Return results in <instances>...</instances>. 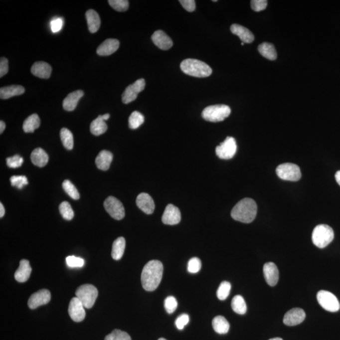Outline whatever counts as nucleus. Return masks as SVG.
Segmentation results:
<instances>
[{
    "label": "nucleus",
    "mask_w": 340,
    "mask_h": 340,
    "mask_svg": "<svg viewBox=\"0 0 340 340\" xmlns=\"http://www.w3.org/2000/svg\"><path fill=\"white\" fill-rule=\"evenodd\" d=\"M60 137H61L62 143L66 149L68 150L73 149L74 147L73 136L69 129H62L60 132Z\"/></svg>",
    "instance_id": "72a5a7b5"
},
{
    "label": "nucleus",
    "mask_w": 340,
    "mask_h": 340,
    "mask_svg": "<svg viewBox=\"0 0 340 340\" xmlns=\"http://www.w3.org/2000/svg\"><path fill=\"white\" fill-rule=\"evenodd\" d=\"M262 56L271 61L277 59V54L274 45L269 42H263L258 48Z\"/></svg>",
    "instance_id": "2f4dec72"
},
{
    "label": "nucleus",
    "mask_w": 340,
    "mask_h": 340,
    "mask_svg": "<svg viewBox=\"0 0 340 340\" xmlns=\"http://www.w3.org/2000/svg\"><path fill=\"white\" fill-rule=\"evenodd\" d=\"M178 306V303L175 298L173 296H169L165 300V308L167 312L172 314L175 311Z\"/></svg>",
    "instance_id": "79ce46f5"
},
{
    "label": "nucleus",
    "mask_w": 340,
    "mask_h": 340,
    "mask_svg": "<svg viewBox=\"0 0 340 340\" xmlns=\"http://www.w3.org/2000/svg\"><path fill=\"white\" fill-rule=\"evenodd\" d=\"M145 80L141 78L127 87L122 96V100L124 104H128L135 101L137 99L139 93L145 90Z\"/></svg>",
    "instance_id": "9b49d317"
},
{
    "label": "nucleus",
    "mask_w": 340,
    "mask_h": 340,
    "mask_svg": "<svg viewBox=\"0 0 340 340\" xmlns=\"http://www.w3.org/2000/svg\"><path fill=\"white\" fill-rule=\"evenodd\" d=\"M201 261L199 258L194 257L189 260L188 263V271L191 274H196L201 269Z\"/></svg>",
    "instance_id": "37998d69"
},
{
    "label": "nucleus",
    "mask_w": 340,
    "mask_h": 340,
    "mask_svg": "<svg viewBox=\"0 0 340 340\" xmlns=\"http://www.w3.org/2000/svg\"><path fill=\"white\" fill-rule=\"evenodd\" d=\"M51 295L49 291L42 289L33 293L28 301V308L35 310L40 306L45 305L51 301Z\"/></svg>",
    "instance_id": "f8f14e48"
},
{
    "label": "nucleus",
    "mask_w": 340,
    "mask_h": 340,
    "mask_svg": "<svg viewBox=\"0 0 340 340\" xmlns=\"http://www.w3.org/2000/svg\"><path fill=\"white\" fill-rule=\"evenodd\" d=\"M126 248V240L123 237H120L114 241L112 245V257L115 260H121L123 257Z\"/></svg>",
    "instance_id": "c85d7f7f"
},
{
    "label": "nucleus",
    "mask_w": 340,
    "mask_h": 340,
    "mask_svg": "<svg viewBox=\"0 0 340 340\" xmlns=\"http://www.w3.org/2000/svg\"><path fill=\"white\" fill-rule=\"evenodd\" d=\"M335 178H336L337 183L340 186V170L338 171L336 174H335Z\"/></svg>",
    "instance_id": "5fc2aeb1"
},
{
    "label": "nucleus",
    "mask_w": 340,
    "mask_h": 340,
    "mask_svg": "<svg viewBox=\"0 0 340 340\" xmlns=\"http://www.w3.org/2000/svg\"><path fill=\"white\" fill-rule=\"evenodd\" d=\"M237 151V145L235 139L233 137H227L223 143L217 147L215 153L219 159L230 160L233 159Z\"/></svg>",
    "instance_id": "9d476101"
},
{
    "label": "nucleus",
    "mask_w": 340,
    "mask_h": 340,
    "mask_svg": "<svg viewBox=\"0 0 340 340\" xmlns=\"http://www.w3.org/2000/svg\"><path fill=\"white\" fill-rule=\"evenodd\" d=\"M12 186H15L18 189H21L24 186L28 185V182L27 177L23 175L12 176L10 178Z\"/></svg>",
    "instance_id": "a19ab883"
},
{
    "label": "nucleus",
    "mask_w": 340,
    "mask_h": 340,
    "mask_svg": "<svg viewBox=\"0 0 340 340\" xmlns=\"http://www.w3.org/2000/svg\"><path fill=\"white\" fill-rule=\"evenodd\" d=\"M268 1L266 0H252L251 1V6L253 10L259 12L267 8Z\"/></svg>",
    "instance_id": "49530a36"
},
{
    "label": "nucleus",
    "mask_w": 340,
    "mask_h": 340,
    "mask_svg": "<svg viewBox=\"0 0 340 340\" xmlns=\"http://www.w3.org/2000/svg\"><path fill=\"white\" fill-rule=\"evenodd\" d=\"M334 239V231L327 224H320L313 230L312 240L318 248H324L331 243Z\"/></svg>",
    "instance_id": "20e7f679"
},
{
    "label": "nucleus",
    "mask_w": 340,
    "mask_h": 340,
    "mask_svg": "<svg viewBox=\"0 0 340 340\" xmlns=\"http://www.w3.org/2000/svg\"><path fill=\"white\" fill-rule=\"evenodd\" d=\"M63 188L65 192L73 199L78 200L80 198V193L77 188L69 179H66L63 181Z\"/></svg>",
    "instance_id": "c9c22d12"
},
{
    "label": "nucleus",
    "mask_w": 340,
    "mask_h": 340,
    "mask_svg": "<svg viewBox=\"0 0 340 340\" xmlns=\"http://www.w3.org/2000/svg\"><path fill=\"white\" fill-rule=\"evenodd\" d=\"M263 274L266 282L270 286H276L279 279V270L273 262H268L263 266Z\"/></svg>",
    "instance_id": "dca6fc26"
},
{
    "label": "nucleus",
    "mask_w": 340,
    "mask_h": 340,
    "mask_svg": "<svg viewBox=\"0 0 340 340\" xmlns=\"http://www.w3.org/2000/svg\"><path fill=\"white\" fill-rule=\"evenodd\" d=\"M31 272H32V268L30 267L29 262L27 260H21L18 269L16 270L14 276L16 281L23 283L29 279Z\"/></svg>",
    "instance_id": "5701e85b"
},
{
    "label": "nucleus",
    "mask_w": 340,
    "mask_h": 340,
    "mask_svg": "<svg viewBox=\"0 0 340 340\" xmlns=\"http://www.w3.org/2000/svg\"><path fill=\"white\" fill-rule=\"evenodd\" d=\"M84 95L82 90H77L69 93L64 99L63 102L64 109L66 111H73L77 106L79 100Z\"/></svg>",
    "instance_id": "b1692460"
},
{
    "label": "nucleus",
    "mask_w": 340,
    "mask_h": 340,
    "mask_svg": "<svg viewBox=\"0 0 340 340\" xmlns=\"http://www.w3.org/2000/svg\"><path fill=\"white\" fill-rule=\"evenodd\" d=\"M179 2L186 11L188 12L195 11V1L193 0H180Z\"/></svg>",
    "instance_id": "8fccbe9b"
},
{
    "label": "nucleus",
    "mask_w": 340,
    "mask_h": 340,
    "mask_svg": "<svg viewBox=\"0 0 340 340\" xmlns=\"http://www.w3.org/2000/svg\"><path fill=\"white\" fill-rule=\"evenodd\" d=\"M31 72L33 75L38 78L48 79L50 78L52 73L51 66L45 62H36L33 64Z\"/></svg>",
    "instance_id": "4be33fe9"
},
{
    "label": "nucleus",
    "mask_w": 340,
    "mask_h": 340,
    "mask_svg": "<svg viewBox=\"0 0 340 340\" xmlns=\"http://www.w3.org/2000/svg\"><path fill=\"white\" fill-rule=\"evenodd\" d=\"M231 109L226 105H211L205 108L202 116L205 121L212 123L223 121L231 114Z\"/></svg>",
    "instance_id": "39448f33"
},
{
    "label": "nucleus",
    "mask_w": 340,
    "mask_h": 340,
    "mask_svg": "<svg viewBox=\"0 0 340 340\" xmlns=\"http://www.w3.org/2000/svg\"><path fill=\"white\" fill-rule=\"evenodd\" d=\"M257 214V205L255 200L250 198H243L234 206L231 215L235 221L243 223H250L255 219Z\"/></svg>",
    "instance_id": "f03ea898"
},
{
    "label": "nucleus",
    "mask_w": 340,
    "mask_h": 340,
    "mask_svg": "<svg viewBox=\"0 0 340 340\" xmlns=\"http://www.w3.org/2000/svg\"><path fill=\"white\" fill-rule=\"evenodd\" d=\"M120 43L116 39H108L99 45L97 48V53L99 56H110L119 49Z\"/></svg>",
    "instance_id": "6ab92c4d"
},
{
    "label": "nucleus",
    "mask_w": 340,
    "mask_h": 340,
    "mask_svg": "<svg viewBox=\"0 0 340 340\" xmlns=\"http://www.w3.org/2000/svg\"><path fill=\"white\" fill-rule=\"evenodd\" d=\"M8 72V61L5 57L0 59V77L2 78Z\"/></svg>",
    "instance_id": "3c124183"
},
{
    "label": "nucleus",
    "mask_w": 340,
    "mask_h": 340,
    "mask_svg": "<svg viewBox=\"0 0 340 340\" xmlns=\"http://www.w3.org/2000/svg\"><path fill=\"white\" fill-rule=\"evenodd\" d=\"M317 299L321 306L329 312H337L340 309V304L334 294L327 291H320L317 294Z\"/></svg>",
    "instance_id": "6e6552de"
},
{
    "label": "nucleus",
    "mask_w": 340,
    "mask_h": 340,
    "mask_svg": "<svg viewBox=\"0 0 340 340\" xmlns=\"http://www.w3.org/2000/svg\"><path fill=\"white\" fill-rule=\"evenodd\" d=\"M23 163V159L20 156L18 155L8 158L6 159L7 165L10 169H17V168L20 167L22 165Z\"/></svg>",
    "instance_id": "a18cd8bd"
},
{
    "label": "nucleus",
    "mask_w": 340,
    "mask_h": 340,
    "mask_svg": "<svg viewBox=\"0 0 340 340\" xmlns=\"http://www.w3.org/2000/svg\"><path fill=\"white\" fill-rule=\"evenodd\" d=\"M138 207L147 214H152L154 212L155 204L153 198L149 194L141 193L136 198Z\"/></svg>",
    "instance_id": "f3484780"
},
{
    "label": "nucleus",
    "mask_w": 340,
    "mask_h": 340,
    "mask_svg": "<svg viewBox=\"0 0 340 340\" xmlns=\"http://www.w3.org/2000/svg\"><path fill=\"white\" fill-rule=\"evenodd\" d=\"M75 294L76 298L82 303L84 307L90 309L95 305L99 292L93 285L84 284L78 287Z\"/></svg>",
    "instance_id": "423d86ee"
},
{
    "label": "nucleus",
    "mask_w": 340,
    "mask_h": 340,
    "mask_svg": "<svg viewBox=\"0 0 340 340\" xmlns=\"http://www.w3.org/2000/svg\"><path fill=\"white\" fill-rule=\"evenodd\" d=\"M230 29L233 34L238 36L239 39L242 40V42L250 44L255 39V37L250 30L238 24H233Z\"/></svg>",
    "instance_id": "412c9836"
},
{
    "label": "nucleus",
    "mask_w": 340,
    "mask_h": 340,
    "mask_svg": "<svg viewBox=\"0 0 340 340\" xmlns=\"http://www.w3.org/2000/svg\"><path fill=\"white\" fill-rule=\"evenodd\" d=\"M85 16L90 32L93 33L97 32L101 23L99 14L94 9H91L86 12Z\"/></svg>",
    "instance_id": "a878e982"
},
{
    "label": "nucleus",
    "mask_w": 340,
    "mask_h": 340,
    "mask_svg": "<svg viewBox=\"0 0 340 340\" xmlns=\"http://www.w3.org/2000/svg\"><path fill=\"white\" fill-rule=\"evenodd\" d=\"M5 123H4L3 121H0V133H3L4 129H5Z\"/></svg>",
    "instance_id": "864d4df0"
},
{
    "label": "nucleus",
    "mask_w": 340,
    "mask_h": 340,
    "mask_svg": "<svg viewBox=\"0 0 340 340\" xmlns=\"http://www.w3.org/2000/svg\"><path fill=\"white\" fill-rule=\"evenodd\" d=\"M145 122V117L140 112H133L129 118V127L132 129H136L142 125Z\"/></svg>",
    "instance_id": "f704fd0d"
},
{
    "label": "nucleus",
    "mask_w": 340,
    "mask_h": 340,
    "mask_svg": "<svg viewBox=\"0 0 340 340\" xmlns=\"http://www.w3.org/2000/svg\"><path fill=\"white\" fill-rule=\"evenodd\" d=\"M68 313L69 317L75 322H81L85 318V307L76 297L72 299L69 303Z\"/></svg>",
    "instance_id": "ddd939ff"
},
{
    "label": "nucleus",
    "mask_w": 340,
    "mask_h": 340,
    "mask_svg": "<svg viewBox=\"0 0 340 340\" xmlns=\"http://www.w3.org/2000/svg\"><path fill=\"white\" fill-rule=\"evenodd\" d=\"M231 289V285L227 281L222 282L217 289V296L221 301H224L227 298Z\"/></svg>",
    "instance_id": "4c0bfd02"
},
{
    "label": "nucleus",
    "mask_w": 340,
    "mask_h": 340,
    "mask_svg": "<svg viewBox=\"0 0 340 340\" xmlns=\"http://www.w3.org/2000/svg\"><path fill=\"white\" fill-rule=\"evenodd\" d=\"M105 340H132L128 333L120 330H114L111 334L107 335Z\"/></svg>",
    "instance_id": "58836bf2"
},
{
    "label": "nucleus",
    "mask_w": 340,
    "mask_h": 340,
    "mask_svg": "<svg viewBox=\"0 0 340 340\" xmlns=\"http://www.w3.org/2000/svg\"><path fill=\"white\" fill-rule=\"evenodd\" d=\"M67 265L71 268L82 267L85 264V261L83 258L76 257L75 256H69L66 259Z\"/></svg>",
    "instance_id": "c03bdc74"
},
{
    "label": "nucleus",
    "mask_w": 340,
    "mask_h": 340,
    "mask_svg": "<svg viewBox=\"0 0 340 340\" xmlns=\"http://www.w3.org/2000/svg\"><path fill=\"white\" fill-rule=\"evenodd\" d=\"M181 71L186 75L197 78H206L211 75L212 70L208 64L195 59H186L181 62Z\"/></svg>",
    "instance_id": "7ed1b4c3"
},
{
    "label": "nucleus",
    "mask_w": 340,
    "mask_h": 340,
    "mask_svg": "<svg viewBox=\"0 0 340 340\" xmlns=\"http://www.w3.org/2000/svg\"><path fill=\"white\" fill-rule=\"evenodd\" d=\"M40 120L37 114H33L27 117L24 121L23 129L26 133H32L35 129L39 128Z\"/></svg>",
    "instance_id": "7c9ffc66"
},
{
    "label": "nucleus",
    "mask_w": 340,
    "mask_h": 340,
    "mask_svg": "<svg viewBox=\"0 0 340 340\" xmlns=\"http://www.w3.org/2000/svg\"><path fill=\"white\" fill-rule=\"evenodd\" d=\"M306 318L305 311L301 308H294L287 312L284 318V323L289 327H294L303 323Z\"/></svg>",
    "instance_id": "4468645a"
},
{
    "label": "nucleus",
    "mask_w": 340,
    "mask_h": 340,
    "mask_svg": "<svg viewBox=\"0 0 340 340\" xmlns=\"http://www.w3.org/2000/svg\"><path fill=\"white\" fill-rule=\"evenodd\" d=\"M24 92H25V88L22 86H8V87L1 88L0 89V98L3 100L9 99L14 96L22 95Z\"/></svg>",
    "instance_id": "cd10ccee"
},
{
    "label": "nucleus",
    "mask_w": 340,
    "mask_h": 340,
    "mask_svg": "<svg viewBox=\"0 0 340 340\" xmlns=\"http://www.w3.org/2000/svg\"><path fill=\"white\" fill-rule=\"evenodd\" d=\"M189 322V316L186 314H183L179 316L175 321V325L179 330H183L184 327L188 324Z\"/></svg>",
    "instance_id": "de8ad7c7"
},
{
    "label": "nucleus",
    "mask_w": 340,
    "mask_h": 340,
    "mask_svg": "<svg viewBox=\"0 0 340 340\" xmlns=\"http://www.w3.org/2000/svg\"><path fill=\"white\" fill-rule=\"evenodd\" d=\"M113 160V155L107 150H103L96 158L95 164L98 169L106 171L109 170Z\"/></svg>",
    "instance_id": "393cba45"
},
{
    "label": "nucleus",
    "mask_w": 340,
    "mask_h": 340,
    "mask_svg": "<svg viewBox=\"0 0 340 340\" xmlns=\"http://www.w3.org/2000/svg\"><path fill=\"white\" fill-rule=\"evenodd\" d=\"M109 118L110 115L106 114L99 116L92 121L90 125V131L92 135L98 136L104 134L107 130V125L105 121Z\"/></svg>",
    "instance_id": "aec40b11"
},
{
    "label": "nucleus",
    "mask_w": 340,
    "mask_h": 340,
    "mask_svg": "<svg viewBox=\"0 0 340 340\" xmlns=\"http://www.w3.org/2000/svg\"><path fill=\"white\" fill-rule=\"evenodd\" d=\"M244 44H245V43H244V42H242V43H241V45H243Z\"/></svg>",
    "instance_id": "13d9d810"
},
{
    "label": "nucleus",
    "mask_w": 340,
    "mask_h": 340,
    "mask_svg": "<svg viewBox=\"0 0 340 340\" xmlns=\"http://www.w3.org/2000/svg\"><path fill=\"white\" fill-rule=\"evenodd\" d=\"M106 211L116 220L123 219L125 216V209L123 203L117 198L110 196L104 203Z\"/></svg>",
    "instance_id": "1a4fd4ad"
},
{
    "label": "nucleus",
    "mask_w": 340,
    "mask_h": 340,
    "mask_svg": "<svg viewBox=\"0 0 340 340\" xmlns=\"http://www.w3.org/2000/svg\"><path fill=\"white\" fill-rule=\"evenodd\" d=\"M152 39L153 43L160 49L167 51L173 46V41L171 38L162 30L156 31L153 33Z\"/></svg>",
    "instance_id": "a211bd4d"
},
{
    "label": "nucleus",
    "mask_w": 340,
    "mask_h": 340,
    "mask_svg": "<svg viewBox=\"0 0 340 340\" xmlns=\"http://www.w3.org/2000/svg\"><path fill=\"white\" fill-rule=\"evenodd\" d=\"M276 173L284 180L297 181L301 178L300 168L293 164H284L277 168Z\"/></svg>",
    "instance_id": "0eeeda50"
},
{
    "label": "nucleus",
    "mask_w": 340,
    "mask_h": 340,
    "mask_svg": "<svg viewBox=\"0 0 340 340\" xmlns=\"http://www.w3.org/2000/svg\"><path fill=\"white\" fill-rule=\"evenodd\" d=\"M159 340H167L166 339H163V338H161V339H160Z\"/></svg>",
    "instance_id": "4d7b16f0"
},
{
    "label": "nucleus",
    "mask_w": 340,
    "mask_h": 340,
    "mask_svg": "<svg viewBox=\"0 0 340 340\" xmlns=\"http://www.w3.org/2000/svg\"><path fill=\"white\" fill-rule=\"evenodd\" d=\"M63 25V19L61 18H56L53 19L51 22V28L52 32L57 33L61 30Z\"/></svg>",
    "instance_id": "09e8293b"
},
{
    "label": "nucleus",
    "mask_w": 340,
    "mask_h": 340,
    "mask_svg": "<svg viewBox=\"0 0 340 340\" xmlns=\"http://www.w3.org/2000/svg\"><path fill=\"white\" fill-rule=\"evenodd\" d=\"M181 221V213L178 207L173 204H169L165 209L162 216V222L165 224L176 225Z\"/></svg>",
    "instance_id": "2eb2a0df"
},
{
    "label": "nucleus",
    "mask_w": 340,
    "mask_h": 340,
    "mask_svg": "<svg viewBox=\"0 0 340 340\" xmlns=\"http://www.w3.org/2000/svg\"><path fill=\"white\" fill-rule=\"evenodd\" d=\"M109 3L115 10L124 12L129 8V1L127 0H109Z\"/></svg>",
    "instance_id": "ea45409f"
},
{
    "label": "nucleus",
    "mask_w": 340,
    "mask_h": 340,
    "mask_svg": "<svg viewBox=\"0 0 340 340\" xmlns=\"http://www.w3.org/2000/svg\"><path fill=\"white\" fill-rule=\"evenodd\" d=\"M31 161L35 166L40 168L44 167L49 162V157L42 148H36L31 154Z\"/></svg>",
    "instance_id": "bb28decb"
},
{
    "label": "nucleus",
    "mask_w": 340,
    "mask_h": 340,
    "mask_svg": "<svg viewBox=\"0 0 340 340\" xmlns=\"http://www.w3.org/2000/svg\"><path fill=\"white\" fill-rule=\"evenodd\" d=\"M59 212L62 217L67 221H71L74 217V211L72 209L70 203L68 202H63L59 205Z\"/></svg>",
    "instance_id": "e433bc0d"
},
{
    "label": "nucleus",
    "mask_w": 340,
    "mask_h": 340,
    "mask_svg": "<svg viewBox=\"0 0 340 340\" xmlns=\"http://www.w3.org/2000/svg\"><path fill=\"white\" fill-rule=\"evenodd\" d=\"M231 307L234 312L238 315H245L247 311L245 299L239 295L234 297L231 302Z\"/></svg>",
    "instance_id": "473e14b6"
},
{
    "label": "nucleus",
    "mask_w": 340,
    "mask_h": 340,
    "mask_svg": "<svg viewBox=\"0 0 340 340\" xmlns=\"http://www.w3.org/2000/svg\"><path fill=\"white\" fill-rule=\"evenodd\" d=\"M164 265L159 260L150 261L143 268L141 274V284L148 292L155 291L161 283Z\"/></svg>",
    "instance_id": "f257e3e1"
},
{
    "label": "nucleus",
    "mask_w": 340,
    "mask_h": 340,
    "mask_svg": "<svg viewBox=\"0 0 340 340\" xmlns=\"http://www.w3.org/2000/svg\"><path fill=\"white\" fill-rule=\"evenodd\" d=\"M4 214H5V210H4V206L0 203V217H3Z\"/></svg>",
    "instance_id": "603ef678"
},
{
    "label": "nucleus",
    "mask_w": 340,
    "mask_h": 340,
    "mask_svg": "<svg viewBox=\"0 0 340 340\" xmlns=\"http://www.w3.org/2000/svg\"><path fill=\"white\" fill-rule=\"evenodd\" d=\"M212 327L217 334L223 335L229 332L230 325L226 318L218 316L212 320Z\"/></svg>",
    "instance_id": "c756f323"
},
{
    "label": "nucleus",
    "mask_w": 340,
    "mask_h": 340,
    "mask_svg": "<svg viewBox=\"0 0 340 340\" xmlns=\"http://www.w3.org/2000/svg\"><path fill=\"white\" fill-rule=\"evenodd\" d=\"M269 340H283L281 338H274V339H270Z\"/></svg>",
    "instance_id": "6e6d98bb"
}]
</instances>
